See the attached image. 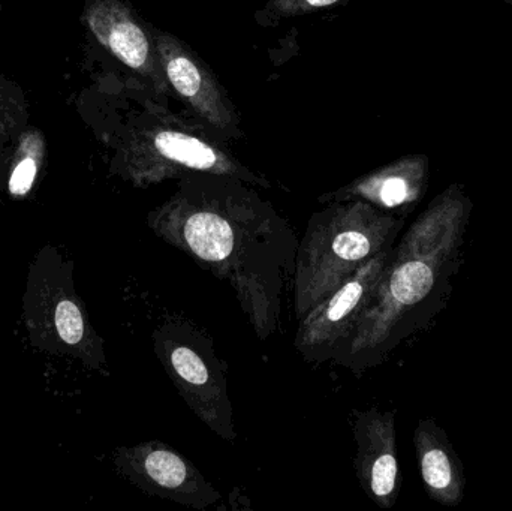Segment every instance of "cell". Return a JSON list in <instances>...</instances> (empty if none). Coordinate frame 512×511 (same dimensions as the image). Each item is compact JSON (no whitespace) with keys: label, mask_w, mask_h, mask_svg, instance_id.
Wrapping results in <instances>:
<instances>
[{"label":"cell","mask_w":512,"mask_h":511,"mask_svg":"<svg viewBox=\"0 0 512 511\" xmlns=\"http://www.w3.org/2000/svg\"><path fill=\"white\" fill-rule=\"evenodd\" d=\"M156 359L192 413L222 440H237L224 365L206 330L186 318L167 317L153 333Z\"/></svg>","instance_id":"obj_5"},{"label":"cell","mask_w":512,"mask_h":511,"mask_svg":"<svg viewBox=\"0 0 512 511\" xmlns=\"http://www.w3.org/2000/svg\"><path fill=\"white\" fill-rule=\"evenodd\" d=\"M36 176V164L33 159H24L12 173L9 189L14 195H24L32 188Z\"/></svg>","instance_id":"obj_15"},{"label":"cell","mask_w":512,"mask_h":511,"mask_svg":"<svg viewBox=\"0 0 512 511\" xmlns=\"http://www.w3.org/2000/svg\"><path fill=\"white\" fill-rule=\"evenodd\" d=\"M357 455L355 474L364 494L382 510H391L399 500L400 476L397 456L396 414L370 408L354 411Z\"/></svg>","instance_id":"obj_9"},{"label":"cell","mask_w":512,"mask_h":511,"mask_svg":"<svg viewBox=\"0 0 512 511\" xmlns=\"http://www.w3.org/2000/svg\"><path fill=\"white\" fill-rule=\"evenodd\" d=\"M393 248L373 257L298 320L294 345L304 360L310 363L334 360L372 303Z\"/></svg>","instance_id":"obj_6"},{"label":"cell","mask_w":512,"mask_h":511,"mask_svg":"<svg viewBox=\"0 0 512 511\" xmlns=\"http://www.w3.org/2000/svg\"><path fill=\"white\" fill-rule=\"evenodd\" d=\"M153 36L173 95L225 143L242 138L239 114L212 68L173 33L153 27Z\"/></svg>","instance_id":"obj_7"},{"label":"cell","mask_w":512,"mask_h":511,"mask_svg":"<svg viewBox=\"0 0 512 511\" xmlns=\"http://www.w3.org/2000/svg\"><path fill=\"white\" fill-rule=\"evenodd\" d=\"M349 2L352 0H267L265 5L255 12V20L261 26H276L289 18L303 17Z\"/></svg>","instance_id":"obj_13"},{"label":"cell","mask_w":512,"mask_h":511,"mask_svg":"<svg viewBox=\"0 0 512 511\" xmlns=\"http://www.w3.org/2000/svg\"><path fill=\"white\" fill-rule=\"evenodd\" d=\"M415 455L427 495L445 507L465 498V470L444 429L433 419H421L414 432Z\"/></svg>","instance_id":"obj_12"},{"label":"cell","mask_w":512,"mask_h":511,"mask_svg":"<svg viewBox=\"0 0 512 511\" xmlns=\"http://www.w3.org/2000/svg\"><path fill=\"white\" fill-rule=\"evenodd\" d=\"M256 186L222 174H189L147 218L150 230L228 282L261 341L282 317L295 272L298 240L291 224Z\"/></svg>","instance_id":"obj_1"},{"label":"cell","mask_w":512,"mask_h":511,"mask_svg":"<svg viewBox=\"0 0 512 511\" xmlns=\"http://www.w3.org/2000/svg\"><path fill=\"white\" fill-rule=\"evenodd\" d=\"M197 173L237 177L256 188H271L262 174L242 164L203 123H189L155 107L131 146L132 179L137 185L150 186Z\"/></svg>","instance_id":"obj_4"},{"label":"cell","mask_w":512,"mask_h":511,"mask_svg":"<svg viewBox=\"0 0 512 511\" xmlns=\"http://www.w3.org/2000/svg\"><path fill=\"white\" fill-rule=\"evenodd\" d=\"M429 183V156L408 155L321 195L318 201L328 204L360 200L391 215L408 218L427 194Z\"/></svg>","instance_id":"obj_10"},{"label":"cell","mask_w":512,"mask_h":511,"mask_svg":"<svg viewBox=\"0 0 512 511\" xmlns=\"http://www.w3.org/2000/svg\"><path fill=\"white\" fill-rule=\"evenodd\" d=\"M462 183L436 195L394 245L390 263L366 314L334 362L352 372L375 368L444 309L462 263L471 221Z\"/></svg>","instance_id":"obj_2"},{"label":"cell","mask_w":512,"mask_h":511,"mask_svg":"<svg viewBox=\"0 0 512 511\" xmlns=\"http://www.w3.org/2000/svg\"><path fill=\"white\" fill-rule=\"evenodd\" d=\"M405 224L406 218L360 200L328 203L313 213L295 257L292 294L297 320L373 257L393 248Z\"/></svg>","instance_id":"obj_3"},{"label":"cell","mask_w":512,"mask_h":511,"mask_svg":"<svg viewBox=\"0 0 512 511\" xmlns=\"http://www.w3.org/2000/svg\"><path fill=\"white\" fill-rule=\"evenodd\" d=\"M126 474L147 494L194 510H207L222 500L221 492L173 447L147 441L125 452Z\"/></svg>","instance_id":"obj_8"},{"label":"cell","mask_w":512,"mask_h":511,"mask_svg":"<svg viewBox=\"0 0 512 511\" xmlns=\"http://www.w3.org/2000/svg\"><path fill=\"white\" fill-rule=\"evenodd\" d=\"M501 2L507 3V5L512 6V0H501Z\"/></svg>","instance_id":"obj_16"},{"label":"cell","mask_w":512,"mask_h":511,"mask_svg":"<svg viewBox=\"0 0 512 511\" xmlns=\"http://www.w3.org/2000/svg\"><path fill=\"white\" fill-rule=\"evenodd\" d=\"M56 326L60 338L69 345L83 341L84 320L80 308L71 300H63L56 309Z\"/></svg>","instance_id":"obj_14"},{"label":"cell","mask_w":512,"mask_h":511,"mask_svg":"<svg viewBox=\"0 0 512 511\" xmlns=\"http://www.w3.org/2000/svg\"><path fill=\"white\" fill-rule=\"evenodd\" d=\"M93 29L126 66L149 81L156 95L161 98L173 95L162 69L152 26L141 24L122 3L107 0L93 14Z\"/></svg>","instance_id":"obj_11"}]
</instances>
